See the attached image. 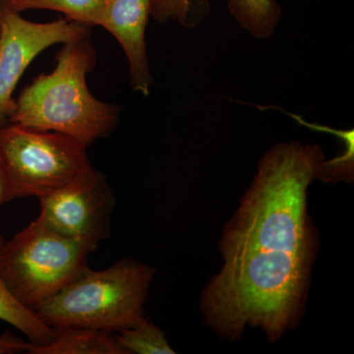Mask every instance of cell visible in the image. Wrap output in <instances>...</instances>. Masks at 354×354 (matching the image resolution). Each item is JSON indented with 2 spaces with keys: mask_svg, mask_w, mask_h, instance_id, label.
Listing matches in <instances>:
<instances>
[{
  "mask_svg": "<svg viewBox=\"0 0 354 354\" xmlns=\"http://www.w3.org/2000/svg\"><path fill=\"white\" fill-rule=\"evenodd\" d=\"M325 162L320 146L299 143L279 144L261 160L223 230V268L203 292L205 321L218 335L260 328L274 342L297 325L316 250L307 191Z\"/></svg>",
  "mask_w": 354,
  "mask_h": 354,
  "instance_id": "1",
  "label": "cell"
},
{
  "mask_svg": "<svg viewBox=\"0 0 354 354\" xmlns=\"http://www.w3.org/2000/svg\"><path fill=\"white\" fill-rule=\"evenodd\" d=\"M4 1L6 0H0V22H1L2 7H3Z\"/></svg>",
  "mask_w": 354,
  "mask_h": 354,
  "instance_id": "17",
  "label": "cell"
},
{
  "mask_svg": "<svg viewBox=\"0 0 354 354\" xmlns=\"http://www.w3.org/2000/svg\"><path fill=\"white\" fill-rule=\"evenodd\" d=\"M95 59L90 37L64 44L55 69L35 78L15 100L8 122L62 133L87 147L109 136L120 121V109L100 101L88 87Z\"/></svg>",
  "mask_w": 354,
  "mask_h": 354,
  "instance_id": "2",
  "label": "cell"
},
{
  "mask_svg": "<svg viewBox=\"0 0 354 354\" xmlns=\"http://www.w3.org/2000/svg\"><path fill=\"white\" fill-rule=\"evenodd\" d=\"M155 270L132 259L102 271L86 268L34 310L50 328L84 327L120 332L145 320L144 305Z\"/></svg>",
  "mask_w": 354,
  "mask_h": 354,
  "instance_id": "3",
  "label": "cell"
},
{
  "mask_svg": "<svg viewBox=\"0 0 354 354\" xmlns=\"http://www.w3.org/2000/svg\"><path fill=\"white\" fill-rule=\"evenodd\" d=\"M97 245L51 230L37 218L0 247V276L23 306L34 311L88 268Z\"/></svg>",
  "mask_w": 354,
  "mask_h": 354,
  "instance_id": "4",
  "label": "cell"
},
{
  "mask_svg": "<svg viewBox=\"0 0 354 354\" xmlns=\"http://www.w3.org/2000/svg\"><path fill=\"white\" fill-rule=\"evenodd\" d=\"M106 0H6L3 6L17 12L27 10H53L65 18L87 27L97 26Z\"/></svg>",
  "mask_w": 354,
  "mask_h": 354,
  "instance_id": "12",
  "label": "cell"
},
{
  "mask_svg": "<svg viewBox=\"0 0 354 354\" xmlns=\"http://www.w3.org/2000/svg\"><path fill=\"white\" fill-rule=\"evenodd\" d=\"M32 344L10 334L0 335V354L29 353Z\"/></svg>",
  "mask_w": 354,
  "mask_h": 354,
  "instance_id": "15",
  "label": "cell"
},
{
  "mask_svg": "<svg viewBox=\"0 0 354 354\" xmlns=\"http://www.w3.org/2000/svg\"><path fill=\"white\" fill-rule=\"evenodd\" d=\"M38 199V218L58 234L97 246L111 235L113 193L106 176L94 167Z\"/></svg>",
  "mask_w": 354,
  "mask_h": 354,
  "instance_id": "7",
  "label": "cell"
},
{
  "mask_svg": "<svg viewBox=\"0 0 354 354\" xmlns=\"http://www.w3.org/2000/svg\"><path fill=\"white\" fill-rule=\"evenodd\" d=\"M209 11L207 0H153L151 16L160 23L174 21L184 27H195Z\"/></svg>",
  "mask_w": 354,
  "mask_h": 354,
  "instance_id": "14",
  "label": "cell"
},
{
  "mask_svg": "<svg viewBox=\"0 0 354 354\" xmlns=\"http://www.w3.org/2000/svg\"><path fill=\"white\" fill-rule=\"evenodd\" d=\"M29 354H127L109 330L84 327L53 328V339L34 346Z\"/></svg>",
  "mask_w": 354,
  "mask_h": 354,
  "instance_id": "9",
  "label": "cell"
},
{
  "mask_svg": "<svg viewBox=\"0 0 354 354\" xmlns=\"http://www.w3.org/2000/svg\"><path fill=\"white\" fill-rule=\"evenodd\" d=\"M4 239L0 236V247ZM0 320L19 330L34 346L48 344L53 337V329L44 324L34 311L23 306L11 295L0 276Z\"/></svg>",
  "mask_w": 354,
  "mask_h": 354,
  "instance_id": "11",
  "label": "cell"
},
{
  "mask_svg": "<svg viewBox=\"0 0 354 354\" xmlns=\"http://www.w3.org/2000/svg\"><path fill=\"white\" fill-rule=\"evenodd\" d=\"M0 155L14 199L44 196L93 167L87 146L78 140L16 123L0 127Z\"/></svg>",
  "mask_w": 354,
  "mask_h": 354,
  "instance_id": "5",
  "label": "cell"
},
{
  "mask_svg": "<svg viewBox=\"0 0 354 354\" xmlns=\"http://www.w3.org/2000/svg\"><path fill=\"white\" fill-rule=\"evenodd\" d=\"M242 29L255 38H270L281 20V8L276 0H223Z\"/></svg>",
  "mask_w": 354,
  "mask_h": 354,
  "instance_id": "10",
  "label": "cell"
},
{
  "mask_svg": "<svg viewBox=\"0 0 354 354\" xmlns=\"http://www.w3.org/2000/svg\"><path fill=\"white\" fill-rule=\"evenodd\" d=\"M90 37V27L68 19L32 22L20 12L2 7L0 22V127L8 122L13 93L26 69L39 53L58 44Z\"/></svg>",
  "mask_w": 354,
  "mask_h": 354,
  "instance_id": "6",
  "label": "cell"
},
{
  "mask_svg": "<svg viewBox=\"0 0 354 354\" xmlns=\"http://www.w3.org/2000/svg\"><path fill=\"white\" fill-rule=\"evenodd\" d=\"M153 0H106L97 26L111 32L120 44L129 65L133 91L150 94L153 79L147 55L146 29Z\"/></svg>",
  "mask_w": 354,
  "mask_h": 354,
  "instance_id": "8",
  "label": "cell"
},
{
  "mask_svg": "<svg viewBox=\"0 0 354 354\" xmlns=\"http://www.w3.org/2000/svg\"><path fill=\"white\" fill-rule=\"evenodd\" d=\"M12 200H14V195L10 180H9L1 155H0V207L3 206L7 202L12 201Z\"/></svg>",
  "mask_w": 354,
  "mask_h": 354,
  "instance_id": "16",
  "label": "cell"
},
{
  "mask_svg": "<svg viewBox=\"0 0 354 354\" xmlns=\"http://www.w3.org/2000/svg\"><path fill=\"white\" fill-rule=\"evenodd\" d=\"M116 339L127 354H174L164 333L146 319L139 325L120 330Z\"/></svg>",
  "mask_w": 354,
  "mask_h": 354,
  "instance_id": "13",
  "label": "cell"
}]
</instances>
